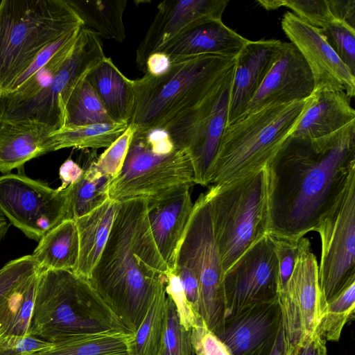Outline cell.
I'll use <instances>...</instances> for the list:
<instances>
[{
  "label": "cell",
  "instance_id": "4fadbf2b",
  "mask_svg": "<svg viewBox=\"0 0 355 355\" xmlns=\"http://www.w3.org/2000/svg\"><path fill=\"white\" fill-rule=\"evenodd\" d=\"M234 65L197 109L166 131L176 146L189 152L196 183L203 187L209 185V171L227 125Z\"/></svg>",
  "mask_w": 355,
  "mask_h": 355
},
{
  "label": "cell",
  "instance_id": "db71d44e",
  "mask_svg": "<svg viewBox=\"0 0 355 355\" xmlns=\"http://www.w3.org/2000/svg\"><path fill=\"white\" fill-rule=\"evenodd\" d=\"M10 223L2 215H0V243L6 236Z\"/></svg>",
  "mask_w": 355,
  "mask_h": 355
},
{
  "label": "cell",
  "instance_id": "ac0fdd59",
  "mask_svg": "<svg viewBox=\"0 0 355 355\" xmlns=\"http://www.w3.org/2000/svg\"><path fill=\"white\" fill-rule=\"evenodd\" d=\"M314 89L306 61L293 43L284 42L277 58L241 117L268 106L306 100Z\"/></svg>",
  "mask_w": 355,
  "mask_h": 355
},
{
  "label": "cell",
  "instance_id": "8fae6325",
  "mask_svg": "<svg viewBox=\"0 0 355 355\" xmlns=\"http://www.w3.org/2000/svg\"><path fill=\"white\" fill-rule=\"evenodd\" d=\"M315 231L322 243L318 279L325 307L355 282V178Z\"/></svg>",
  "mask_w": 355,
  "mask_h": 355
},
{
  "label": "cell",
  "instance_id": "f546056e",
  "mask_svg": "<svg viewBox=\"0 0 355 355\" xmlns=\"http://www.w3.org/2000/svg\"><path fill=\"white\" fill-rule=\"evenodd\" d=\"M128 122H113L84 126H64L48 136V153L67 148L109 147L128 127Z\"/></svg>",
  "mask_w": 355,
  "mask_h": 355
},
{
  "label": "cell",
  "instance_id": "d6a6232c",
  "mask_svg": "<svg viewBox=\"0 0 355 355\" xmlns=\"http://www.w3.org/2000/svg\"><path fill=\"white\" fill-rule=\"evenodd\" d=\"M167 320L166 288L156 294L145 318L134 334L128 355H157L161 348Z\"/></svg>",
  "mask_w": 355,
  "mask_h": 355
},
{
  "label": "cell",
  "instance_id": "7c38bea8",
  "mask_svg": "<svg viewBox=\"0 0 355 355\" xmlns=\"http://www.w3.org/2000/svg\"><path fill=\"white\" fill-rule=\"evenodd\" d=\"M0 212L28 238L39 241L69 219L67 190L22 173H7L0 176Z\"/></svg>",
  "mask_w": 355,
  "mask_h": 355
},
{
  "label": "cell",
  "instance_id": "5bb4252c",
  "mask_svg": "<svg viewBox=\"0 0 355 355\" xmlns=\"http://www.w3.org/2000/svg\"><path fill=\"white\" fill-rule=\"evenodd\" d=\"M286 354L317 333L324 311L319 286L318 263L307 238L301 239L300 250L292 274L278 294Z\"/></svg>",
  "mask_w": 355,
  "mask_h": 355
},
{
  "label": "cell",
  "instance_id": "d6986e66",
  "mask_svg": "<svg viewBox=\"0 0 355 355\" xmlns=\"http://www.w3.org/2000/svg\"><path fill=\"white\" fill-rule=\"evenodd\" d=\"M283 45L284 42L277 40H248L236 55L227 125L237 121L244 114Z\"/></svg>",
  "mask_w": 355,
  "mask_h": 355
},
{
  "label": "cell",
  "instance_id": "f6af8a7d",
  "mask_svg": "<svg viewBox=\"0 0 355 355\" xmlns=\"http://www.w3.org/2000/svg\"><path fill=\"white\" fill-rule=\"evenodd\" d=\"M53 346V343L28 335L0 340V355H32Z\"/></svg>",
  "mask_w": 355,
  "mask_h": 355
},
{
  "label": "cell",
  "instance_id": "277c9868",
  "mask_svg": "<svg viewBox=\"0 0 355 355\" xmlns=\"http://www.w3.org/2000/svg\"><path fill=\"white\" fill-rule=\"evenodd\" d=\"M112 333L132 334L88 279L72 270H40L30 335L54 343Z\"/></svg>",
  "mask_w": 355,
  "mask_h": 355
},
{
  "label": "cell",
  "instance_id": "30bf717a",
  "mask_svg": "<svg viewBox=\"0 0 355 355\" xmlns=\"http://www.w3.org/2000/svg\"><path fill=\"white\" fill-rule=\"evenodd\" d=\"M105 57L100 37L82 26L71 53L51 82L33 97L0 107V119L34 121L55 130L64 127L71 93Z\"/></svg>",
  "mask_w": 355,
  "mask_h": 355
},
{
  "label": "cell",
  "instance_id": "8d00e7d4",
  "mask_svg": "<svg viewBox=\"0 0 355 355\" xmlns=\"http://www.w3.org/2000/svg\"><path fill=\"white\" fill-rule=\"evenodd\" d=\"M157 355H195L191 329L180 324L175 306L168 295L166 325Z\"/></svg>",
  "mask_w": 355,
  "mask_h": 355
},
{
  "label": "cell",
  "instance_id": "d4e9b609",
  "mask_svg": "<svg viewBox=\"0 0 355 355\" xmlns=\"http://www.w3.org/2000/svg\"><path fill=\"white\" fill-rule=\"evenodd\" d=\"M119 203L109 198L100 207L75 219L79 238L76 274L89 279L108 239Z\"/></svg>",
  "mask_w": 355,
  "mask_h": 355
},
{
  "label": "cell",
  "instance_id": "836d02e7",
  "mask_svg": "<svg viewBox=\"0 0 355 355\" xmlns=\"http://www.w3.org/2000/svg\"><path fill=\"white\" fill-rule=\"evenodd\" d=\"M114 122L85 79L71 93L66 106L64 126H84Z\"/></svg>",
  "mask_w": 355,
  "mask_h": 355
},
{
  "label": "cell",
  "instance_id": "f5cc1de1",
  "mask_svg": "<svg viewBox=\"0 0 355 355\" xmlns=\"http://www.w3.org/2000/svg\"><path fill=\"white\" fill-rule=\"evenodd\" d=\"M83 169L71 159H67L60 167L59 176L61 180L60 190L76 184L81 178Z\"/></svg>",
  "mask_w": 355,
  "mask_h": 355
},
{
  "label": "cell",
  "instance_id": "9f6ffc18",
  "mask_svg": "<svg viewBox=\"0 0 355 355\" xmlns=\"http://www.w3.org/2000/svg\"><path fill=\"white\" fill-rule=\"evenodd\" d=\"M0 215H2L1 212H0ZM2 216H3V215H2Z\"/></svg>",
  "mask_w": 355,
  "mask_h": 355
},
{
  "label": "cell",
  "instance_id": "ffe728a7",
  "mask_svg": "<svg viewBox=\"0 0 355 355\" xmlns=\"http://www.w3.org/2000/svg\"><path fill=\"white\" fill-rule=\"evenodd\" d=\"M191 187H181L147 198V215L155 243L168 269L173 270L193 207Z\"/></svg>",
  "mask_w": 355,
  "mask_h": 355
},
{
  "label": "cell",
  "instance_id": "603a6c76",
  "mask_svg": "<svg viewBox=\"0 0 355 355\" xmlns=\"http://www.w3.org/2000/svg\"><path fill=\"white\" fill-rule=\"evenodd\" d=\"M355 121V110L344 91H314L291 136L319 138Z\"/></svg>",
  "mask_w": 355,
  "mask_h": 355
},
{
  "label": "cell",
  "instance_id": "9c48e42d",
  "mask_svg": "<svg viewBox=\"0 0 355 355\" xmlns=\"http://www.w3.org/2000/svg\"><path fill=\"white\" fill-rule=\"evenodd\" d=\"M175 267L187 269L197 278L200 293L198 314L207 327L218 336L227 314L224 270L205 193H201L193 203L177 252Z\"/></svg>",
  "mask_w": 355,
  "mask_h": 355
},
{
  "label": "cell",
  "instance_id": "2e32d148",
  "mask_svg": "<svg viewBox=\"0 0 355 355\" xmlns=\"http://www.w3.org/2000/svg\"><path fill=\"white\" fill-rule=\"evenodd\" d=\"M286 35L306 61L315 89H339L351 98L355 95V75L330 46L320 28L306 23L291 12L282 19Z\"/></svg>",
  "mask_w": 355,
  "mask_h": 355
},
{
  "label": "cell",
  "instance_id": "9a60e30c",
  "mask_svg": "<svg viewBox=\"0 0 355 355\" xmlns=\"http://www.w3.org/2000/svg\"><path fill=\"white\" fill-rule=\"evenodd\" d=\"M278 262L266 234L225 272L226 318L256 304L277 300Z\"/></svg>",
  "mask_w": 355,
  "mask_h": 355
},
{
  "label": "cell",
  "instance_id": "60d3db41",
  "mask_svg": "<svg viewBox=\"0 0 355 355\" xmlns=\"http://www.w3.org/2000/svg\"><path fill=\"white\" fill-rule=\"evenodd\" d=\"M135 127L129 123L126 130L97 158L96 165L114 178L121 170L126 157Z\"/></svg>",
  "mask_w": 355,
  "mask_h": 355
},
{
  "label": "cell",
  "instance_id": "f907efd6",
  "mask_svg": "<svg viewBox=\"0 0 355 355\" xmlns=\"http://www.w3.org/2000/svg\"><path fill=\"white\" fill-rule=\"evenodd\" d=\"M283 324L270 339L250 355H286Z\"/></svg>",
  "mask_w": 355,
  "mask_h": 355
},
{
  "label": "cell",
  "instance_id": "74e56055",
  "mask_svg": "<svg viewBox=\"0 0 355 355\" xmlns=\"http://www.w3.org/2000/svg\"><path fill=\"white\" fill-rule=\"evenodd\" d=\"M320 30L340 60L355 75V29L334 21Z\"/></svg>",
  "mask_w": 355,
  "mask_h": 355
},
{
  "label": "cell",
  "instance_id": "ee69618b",
  "mask_svg": "<svg viewBox=\"0 0 355 355\" xmlns=\"http://www.w3.org/2000/svg\"><path fill=\"white\" fill-rule=\"evenodd\" d=\"M81 28V27H80ZM80 28L75 29L62 38L49 45L36 57L33 63L10 85L8 89L1 95L16 90L40 69L44 66L62 47L78 35Z\"/></svg>",
  "mask_w": 355,
  "mask_h": 355
},
{
  "label": "cell",
  "instance_id": "11a10c76",
  "mask_svg": "<svg viewBox=\"0 0 355 355\" xmlns=\"http://www.w3.org/2000/svg\"><path fill=\"white\" fill-rule=\"evenodd\" d=\"M32 355H37L36 354H32Z\"/></svg>",
  "mask_w": 355,
  "mask_h": 355
},
{
  "label": "cell",
  "instance_id": "d590c367",
  "mask_svg": "<svg viewBox=\"0 0 355 355\" xmlns=\"http://www.w3.org/2000/svg\"><path fill=\"white\" fill-rule=\"evenodd\" d=\"M355 308V282L327 302L317 329L325 340L338 341Z\"/></svg>",
  "mask_w": 355,
  "mask_h": 355
},
{
  "label": "cell",
  "instance_id": "e575fe53",
  "mask_svg": "<svg viewBox=\"0 0 355 355\" xmlns=\"http://www.w3.org/2000/svg\"><path fill=\"white\" fill-rule=\"evenodd\" d=\"M77 37L62 47L44 66L16 90L0 96V107L27 100L47 86L71 53Z\"/></svg>",
  "mask_w": 355,
  "mask_h": 355
},
{
  "label": "cell",
  "instance_id": "7402d4cb",
  "mask_svg": "<svg viewBox=\"0 0 355 355\" xmlns=\"http://www.w3.org/2000/svg\"><path fill=\"white\" fill-rule=\"evenodd\" d=\"M248 40L222 19H207L175 36L159 51L171 62L202 55L236 57Z\"/></svg>",
  "mask_w": 355,
  "mask_h": 355
},
{
  "label": "cell",
  "instance_id": "83f0119b",
  "mask_svg": "<svg viewBox=\"0 0 355 355\" xmlns=\"http://www.w3.org/2000/svg\"><path fill=\"white\" fill-rule=\"evenodd\" d=\"M39 272L0 296V340L30 335Z\"/></svg>",
  "mask_w": 355,
  "mask_h": 355
},
{
  "label": "cell",
  "instance_id": "681fc988",
  "mask_svg": "<svg viewBox=\"0 0 355 355\" xmlns=\"http://www.w3.org/2000/svg\"><path fill=\"white\" fill-rule=\"evenodd\" d=\"M287 355H327L326 340L316 333L295 346Z\"/></svg>",
  "mask_w": 355,
  "mask_h": 355
},
{
  "label": "cell",
  "instance_id": "1f68e13d",
  "mask_svg": "<svg viewBox=\"0 0 355 355\" xmlns=\"http://www.w3.org/2000/svg\"><path fill=\"white\" fill-rule=\"evenodd\" d=\"M132 334H99L53 343L37 355H128Z\"/></svg>",
  "mask_w": 355,
  "mask_h": 355
},
{
  "label": "cell",
  "instance_id": "7bdbcfd3",
  "mask_svg": "<svg viewBox=\"0 0 355 355\" xmlns=\"http://www.w3.org/2000/svg\"><path fill=\"white\" fill-rule=\"evenodd\" d=\"M39 269L32 254L6 263L0 269V296L31 277Z\"/></svg>",
  "mask_w": 355,
  "mask_h": 355
},
{
  "label": "cell",
  "instance_id": "ab89813d",
  "mask_svg": "<svg viewBox=\"0 0 355 355\" xmlns=\"http://www.w3.org/2000/svg\"><path fill=\"white\" fill-rule=\"evenodd\" d=\"M274 245L278 262L277 295L287 284L296 261L301 245V239H294L268 234Z\"/></svg>",
  "mask_w": 355,
  "mask_h": 355
},
{
  "label": "cell",
  "instance_id": "e0dca14e",
  "mask_svg": "<svg viewBox=\"0 0 355 355\" xmlns=\"http://www.w3.org/2000/svg\"><path fill=\"white\" fill-rule=\"evenodd\" d=\"M227 0H166L157 11L136 51L137 67L145 73L147 58L173 37L207 19H222Z\"/></svg>",
  "mask_w": 355,
  "mask_h": 355
},
{
  "label": "cell",
  "instance_id": "44dd1931",
  "mask_svg": "<svg viewBox=\"0 0 355 355\" xmlns=\"http://www.w3.org/2000/svg\"><path fill=\"white\" fill-rule=\"evenodd\" d=\"M282 324L278 300L256 304L227 316L218 338L232 355H250Z\"/></svg>",
  "mask_w": 355,
  "mask_h": 355
},
{
  "label": "cell",
  "instance_id": "cb8c5ba5",
  "mask_svg": "<svg viewBox=\"0 0 355 355\" xmlns=\"http://www.w3.org/2000/svg\"><path fill=\"white\" fill-rule=\"evenodd\" d=\"M55 129L31 120L0 119V172L9 173L48 153L46 141Z\"/></svg>",
  "mask_w": 355,
  "mask_h": 355
},
{
  "label": "cell",
  "instance_id": "4316f807",
  "mask_svg": "<svg viewBox=\"0 0 355 355\" xmlns=\"http://www.w3.org/2000/svg\"><path fill=\"white\" fill-rule=\"evenodd\" d=\"M40 270L74 271L79 256V238L76 221L65 219L38 241L32 254Z\"/></svg>",
  "mask_w": 355,
  "mask_h": 355
},
{
  "label": "cell",
  "instance_id": "b9f144b4",
  "mask_svg": "<svg viewBox=\"0 0 355 355\" xmlns=\"http://www.w3.org/2000/svg\"><path fill=\"white\" fill-rule=\"evenodd\" d=\"M166 293L173 302L180 324L187 329H192L203 322L187 299L181 282L173 270H168Z\"/></svg>",
  "mask_w": 355,
  "mask_h": 355
},
{
  "label": "cell",
  "instance_id": "7a4b0ae2",
  "mask_svg": "<svg viewBox=\"0 0 355 355\" xmlns=\"http://www.w3.org/2000/svg\"><path fill=\"white\" fill-rule=\"evenodd\" d=\"M168 270L150 230L147 198L120 202L108 239L89 280L132 334L139 327L157 292L166 288Z\"/></svg>",
  "mask_w": 355,
  "mask_h": 355
},
{
  "label": "cell",
  "instance_id": "f1b7e54d",
  "mask_svg": "<svg viewBox=\"0 0 355 355\" xmlns=\"http://www.w3.org/2000/svg\"><path fill=\"white\" fill-rule=\"evenodd\" d=\"M83 26L100 37L122 42L126 37L123 13L126 0L69 1Z\"/></svg>",
  "mask_w": 355,
  "mask_h": 355
},
{
  "label": "cell",
  "instance_id": "5b68a950",
  "mask_svg": "<svg viewBox=\"0 0 355 355\" xmlns=\"http://www.w3.org/2000/svg\"><path fill=\"white\" fill-rule=\"evenodd\" d=\"M83 26L69 1H1L0 96L43 49Z\"/></svg>",
  "mask_w": 355,
  "mask_h": 355
},
{
  "label": "cell",
  "instance_id": "4dcf8cb0",
  "mask_svg": "<svg viewBox=\"0 0 355 355\" xmlns=\"http://www.w3.org/2000/svg\"><path fill=\"white\" fill-rule=\"evenodd\" d=\"M80 180L66 189L69 203V219H77L103 205L109 198L112 178L104 173L92 161L83 167Z\"/></svg>",
  "mask_w": 355,
  "mask_h": 355
},
{
  "label": "cell",
  "instance_id": "52a82bcc",
  "mask_svg": "<svg viewBox=\"0 0 355 355\" xmlns=\"http://www.w3.org/2000/svg\"><path fill=\"white\" fill-rule=\"evenodd\" d=\"M224 272L268 233L266 167L205 193Z\"/></svg>",
  "mask_w": 355,
  "mask_h": 355
},
{
  "label": "cell",
  "instance_id": "bcb514c9",
  "mask_svg": "<svg viewBox=\"0 0 355 355\" xmlns=\"http://www.w3.org/2000/svg\"><path fill=\"white\" fill-rule=\"evenodd\" d=\"M195 355H232L223 342L205 325L204 322L191 329Z\"/></svg>",
  "mask_w": 355,
  "mask_h": 355
},
{
  "label": "cell",
  "instance_id": "8992f818",
  "mask_svg": "<svg viewBox=\"0 0 355 355\" xmlns=\"http://www.w3.org/2000/svg\"><path fill=\"white\" fill-rule=\"evenodd\" d=\"M309 99L268 106L227 125L209 171V184L265 168L292 133Z\"/></svg>",
  "mask_w": 355,
  "mask_h": 355
},
{
  "label": "cell",
  "instance_id": "c3c4849f",
  "mask_svg": "<svg viewBox=\"0 0 355 355\" xmlns=\"http://www.w3.org/2000/svg\"><path fill=\"white\" fill-rule=\"evenodd\" d=\"M336 21L355 29V0H327Z\"/></svg>",
  "mask_w": 355,
  "mask_h": 355
},
{
  "label": "cell",
  "instance_id": "ba28073f",
  "mask_svg": "<svg viewBox=\"0 0 355 355\" xmlns=\"http://www.w3.org/2000/svg\"><path fill=\"white\" fill-rule=\"evenodd\" d=\"M196 183L187 150L175 145L163 130H135L123 166L109 184V198L118 202L151 198Z\"/></svg>",
  "mask_w": 355,
  "mask_h": 355
},
{
  "label": "cell",
  "instance_id": "3957f363",
  "mask_svg": "<svg viewBox=\"0 0 355 355\" xmlns=\"http://www.w3.org/2000/svg\"><path fill=\"white\" fill-rule=\"evenodd\" d=\"M236 57L202 55L171 62L162 76L132 80L129 123L137 130L166 131L198 108L215 90Z\"/></svg>",
  "mask_w": 355,
  "mask_h": 355
},
{
  "label": "cell",
  "instance_id": "6da1fadb",
  "mask_svg": "<svg viewBox=\"0 0 355 355\" xmlns=\"http://www.w3.org/2000/svg\"><path fill=\"white\" fill-rule=\"evenodd\" d=\"M268 233L315 231L355 178V121L319 138L289 136L266 166Z\"/></svg>",
  "mask_w": 355,
  "mask_h": 355
},
{
  "label": "cell",
  "instance_id": "7dc6e473",
  "mask_svg": "<svg viewBox=\"0 0 355 355\" xmlns=\"http://www.w3.org/2000/svg\"><path fill=\"white\" fill-rule=\"evenodd\" d=\"M173 270H175L180 278L187 300L194 311L199 315L200 293L197 278L186 268L175 267Z\"/></svg>",
  "mask_w": 355,
  "mask_h": 355
},
{
  "label": "cell",
  "instance_id": "484cf974",
  "mask_svg": "<svg viewBox=\"0 0 355 355\" xmlns=\"http://www.w3.org/2000/svg\"><path fill=\"white\" fill-rule=\"evenodd\" d=\"M104 108L114 122H128L134 105L132 80L105 56L87 75Z\"/></svg>",
  "mask_w": 355,
  "mask_h": 355
},
{
  "label": "cell",
  "instance_id": "f35d334b",
  "mask_svg": "<svg viewBox=\"0 0 355 355\" xmlns=\"http://www.w3.org/2000/svg\"><path fill=\"white\" fill-rule=\"evenodd\" d=\"M282 6L293 10L296 16L318 28L336 21L327 0H277V7Z\"/></svg>",
  "mask_w": 355,
  "mask_h": 355
},
{
  "label": "cell",
  "instance_id": "816d5d0a",
  "mask_svg": "<svg viewBox=\"0 0 355 355\" xmlns=\"http://www.w3.org/2000/svg\"><path fill=\"white\" fill-rule=\"evenodd\" d=\"M171 66L169 57L163 51L151 53L146 59L144 74L157 77L166 73Z\"/></svg>",
  "mask_w": 355,
  "mask_h": 355
}]
</instances>
